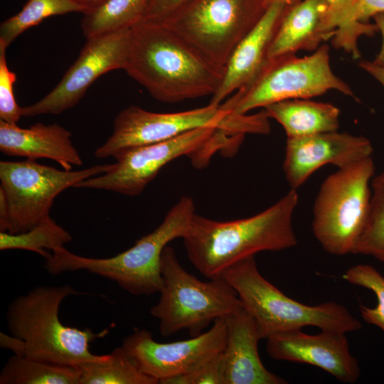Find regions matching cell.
Masks as SVG:
<instances>
[{
  "instance_id": "cell-1",
  "label": "cell",
  "mask_w": 384,
  "mask_h": 384,
  "mask_svg": "<svg viewBox=\"0 0 384 384\" xmlns=\"http://www.w3.org/2000/svg\"><path fill=\"white\" fill-rule=\"evenodd\" d=\"M123 70L169 103L213 95L224 74L166 26L145 19L130 28Z\"/></svg>"
},
{
  "instance_id": "cell-2",
  "label": "cell",
  "mask_w": 384,
  "mask_h": 384,
  "mask_svg": "<svg viewBox=\"0 0 384 384\" xmlns=\"http://www.w3.org/2000/svg\"><path fill=\"white\" fill-rule=\"evenodd\" d=\"M299 196L290 189L275 203L251 217L219 221L196 213L182 238L191 263L204 277L213 279L234 263L262 251L294 247L292 226Z\"/></svg>"
},
{
  "instance_id": "cell-3",
  "label": "cell",
  "mask_w": 384,
  "mask_h": 384,
  "mask_svg": "<svg viewBox=\"0 0 384 384\" xmlns=\"http://www.w3.org/2000/svg\"><path fill=\"white\" fill-rule=\"evenodd\" d=\"M70 284L40 286L15 298L9 305L7 326L14 338L9 348L14 354L51 363L79 367L102 361L107 355H95L90 343L105 336L108 329L95 333L90 329L67 326L59 318L60 306L70 295L82 294Z\"/></svg>"
},
{
  "instance_id": "cell-4",
  "label": "cell",
  "mask_w": 384,
  "mask_h": 384,
  "mask_svg": "<svg viewBox=\"0 0 384 384\" xmlns=\"http://www.w3.org/2000/svg\"><path fill=\"white\" fill-rule=\"evenodd\" d=\"M192 198L181 197L169 210L161 223L151 233L137 240L127 250L107 258L80 256L58 246L46 259L44 267L52 275L86 270L117 283L135 296H150L163 287L161 257L169 242L183 238L193 216Z\"/></svg>"
},
{
  "instance_id": "cell-5",
  "label": "cell",
  "mask_w": 384,
  "mask_h": 384,
  "mask_svg": "<svg viewBox=\"0 0 384 384\" xmlns=\"http://www.w3.org/2000/svg\"><path fill=\"white\" fill-rule=\"evenodd\" d=\"M221 277L255 319L261 339L308 326L345 334L361 329L360 321L340 304L309 306L285 295L260 274L255 256L234 263Z\"/></svg>"
},
{
  "instance_id": "cell-6",
  "label": "cell",
  "mask_w": 384,
  "mask_h": 384,
  "mask_svg": "<svg viewBox=\"0 0 384 384\" xmlns=\"http://www.w3.org/2000/svg\"><path fill=\"white\" fill-rule=\"evenodd\" d=\"M161 273L160 299L150 314L159 321L165 338L184 329L192 337L198 336L217 319L242 308L237 292L222 277L199 280L182 267L171 246L161 254Z\"/></svg>"
},
{
  "instance_id": "cell-7",
  "label": "cell",
  "mask_w": 384,
  "mask_h": 384,
  "mask_svg": "<svg viewBox=\"0 0 384 384\" xmlns=\"http://www.w3.org/2000/svg\"><path fill=\"white\" fill-rule=\"evenodd\" d=\"M329 52V47L323 44L309 55L269 58L250 82L220 106L231 114L243 115L277 102L310 99L331 90L356 98L351 87L334 73Z\"/></svg>"
},
{
  "instance_id": "cell-8",
  "label": "cell",
  "mask_w": 384,
  "mask_h": 384,
  "mask_svg": "<svg viewBox=\"0 0 384 384\" xmlns=\"http://www.w3.org/2000/svg\"><path fill=\"white\" fill-rule=\"evenodd\" d=\"M374 176L370 156L338 169L321 185L313 208L312 230L328 253H356L368 215Z\"/></svg>"
},
{
  "instance_id": "cell-9",
  "label": "cell",
  "mask_w": 384,
  "mask_h": 384,
  "mask_svg": "<svg viewBox=\"0 0 384 384\" xmlns=\"http://www.w3.org/2000/svg\"><path fill=\"white\" fill-rule=\"evenodd\" d=\"M267 8L265 0H191L159 23L224 70L234 49Z\"/></svg>"
},
{
  "instance_id": "cell-10",
  "label": "cell",
  "mask_w": 384,
  "mask_h": 384,
  "mask_svg": "<svg viewBox=\"0 0 384 384\" xmlns=\"http://www.w3.org/2000/svg\"><path fill=\"white\" fill-rule=\"evenodd\" d=\"M256 114L233 115L220 105H208L177 112H154L131 105L114 120L112 134L94 152L97 159L114 157L127 149L174 139L189 131L214 127L235 134H256Z\"/></svg>"
},
{
  "instance_id": "cell-11",
  "label": "cell",
  "mask_w": 384,
  "mask_h": 384,
  "mask_svg": "<svg viewBox=\"0 0 384 384\" xmlns=\"http://www.w3.org/2000/svg\"><path fill=\"white\" fill-rule=\"evenodd\" d=\"M220 129L198 128L167 141L127 149L113 157L115 162L108 171L85 179L74 188L139 196L164 166L178 157H190L198 169L207 166L212 155L225 146Z\"/></svg>"
},
{
  "instance_id": "cell-12",
  "label": "cell",
  "mask_w": 384,
  "mask_h": 384,
  "mask_svg": "<svg viewBox=\"0 0 384 384\" xmlns=\"http://www.w3.org/2000/svg\"><path fill=\"white\" fill-rule=\"evenodd\" d=\"M112 164H97L78 171L59 170L36 160L0 161V189L8 206V230L28 231L50 218L55 198L78 183L108 171Z\"/></svg>"
},
{
  "instance_id": "cell-13",
  "label": "cell",
  "mask_w": 384,
  "mask_h": 384,
  "mask_svg": "<svg viewBox=\"0 0 384 384\" xmlns=\"http://www.w3.org/2000/svg\"><path fill=\"white\" fill-rule=\"evenodd\" d=\"M226 341V320L219 318L209 330L187 340L159 343L149 331L137 329L123 339L122 346L142 373L163 384L222 353Z\"/></svg>"
},
{
  "instance_id": "cell-14",
  "label": "cell",
  "mask_w": 384,
  "mask_h": 384,
  "mask_svg": "<svg viewBox=\"0 0 384 384\" xmlns=\"http://www.w3.org/2000/svg\"><path fill=\"white\" fill-rule=\"evenodd\" d=\"M129 33L127 29L87 38L77 60L58 84L34 104L21 107L22 116L60 114L78 104L99 77L113 70H123Z\"/></svg>"
},
{
  "instance_id": "cell-15",
  "label": "cell",
  "mask_w": 384,
  "mask_h": 384,
  "mask_svg": "<svg viewBox=\"0 0 384 384\" xmlns=\"http://www.w3.org/2000/svg\"><path fill=\"white\" fill-rule=\"evenodd\" d=\"M370 141L348 132H328L286 142L283 171L291 189L297 190L316 170L326 164L345 168L372 156Z\"/></svg>"
},
{
  "instance_id": "cell-16",
  "label": "cell",
  "mask_w": 384,
  "mask_h": 384,
  "mask_svg": "<svg viewBox=\"0 0 384 384\" xmlns=\"http://www.w3.org/2000/svg\"><path fill=\"white\" fill-rule=\"evenodd\" d=\"M266 350L274 360L314 366L343 383H354L360 376L358 361L350 352L345 333L321 331L311 335L301 329L284 331L267 338Z\"/></svg>"
},
{
  "instance_id": "cell-17",
  "label": "cell",
  "mask_w": 384,
  "mask_h": 384,
  "mask_svg": "<svg viewBox=\"0 0 384 384\" xmlns=\"http://www.w3.org/2000/svg\"><path fill=\"white\" fill-rule=\"evenodd\" d=\"M287 7L282 1L272 2L239 43L224 68L222 82L209 104L220 105L258 74L268 60L270 47Z\"/></svg>"
},
{
  "instance_id": "cell-18",
  "label": "cell",
  "mask_w": 384,
  "mask_h": 384,
  "mask_svg": "<svg viewBox=\"0 0 384 384\" xmlns=\"http://www.w3.org/2000/svg\"><path fill=\"white\" fill-rule=\"evenodd\" d=\"M227 341L222 353L225 384H285L268 370L258 353L261 339L255 319L243 307L225 317Z\"/></svg>"
},
{
  "instance_id": "cell-19",
  "label": "cell",
  "mask_w": 384,
  "mask_h": 384,
  "mask_svg": "<svg viewBox=\"0 0 384 384\" xmlns=\"http://www.w3.org/2000/svg\"><path fill=\"white\" fill-rule=\"evenodd\" d=\"M72 134L57 123L38 122L28 128L0 119V151L27 159H48L67 171L80 166L82 159L71 140Z\"/></svg>"
},
{
  "instance_id": "cell-20",
  "label": "cell",
  "mask_w": 384,
  "mask_h": 384,
  "mask_svg": "<svg viewBox=\"0 0 384 384\" xmlns=\"http://www.w3.org/2000/svg\"><path fill=\"white\" fill-rule=\"evenodd\" d=\"M326 0H302L287 7L269 49L268 59L314 51L324 41L331 39L326 31L324 16Z\"/></svg>"
},
{
  "instance_id": "cell-21",
  "label": "cell",
  "mask_w": 384,
  "mask_h": 384,
  "mask_svg": "<svg viewBox=\"0 0 384 384\" xmlns=\"http://www.w3.org/2000/svg\"><path fill=\"white\" fill-rule=\"evenodd\" d=\"M263 110L282 125L287 138L334 132L339 126L340 110L328 102L290 99L269 105Z\"/></svg>"
},
{
  "instance_id": "cell-22",
  "label": "cell",
  "mask_w": 384,
  "mask_h": 384,
  "mask_svg": "<svg viewBox=\"0 0 384 384\" xmlns=\"http://www.w3.org/2000/svg\"><path fill=\"white\" fill-rule=\"evenodd\" d=\"M360 0H326L324 24L331 36V44L359 59L358 40L363 36H373L378 31L375 23L357 19Z\"/></svg>"
},
{
  "instance_id": "cell-23",
  "label": "cell",
  "mask_w": 384,
  "mask_h": 384,
  "mask_svg": "<svg viewBox=\"0 0 384 384\" xmlns=\"http://www.w3.org/2000/svg\"><path fill=\"white\" fill-rule=\"evenodd\" d=\"M78 367L58 365L14 354L0 373L1 384H79Z\"/></svg>"
},
{
  "instance_id": "cell-24",
  "label": "cell",
  "mask_w": 384,
  "mask_h": 384,
  "mask_svg": "<svg viewBox=\"0 0 384 384\" xmlns=\"http://www.w3.org/2000/svg\"><path fill=\"white\" fill-rule=\"evenodd\" d=\"M149 0H107L84 14L81 28L86 38L130 29L144 18Z\"/></svg>"
},
{
  "instance_id": "cell-25",
  "label": "cell",
  "mask_w": 384,
  "mask_h": 384,
  "mask_svg": "<svg viewBox=\"0 0 384 384\" xmlns=\"http://www.w3.org/2000/svg\"><path fill=\"white\" fill-rule=\"evenodd\" d=\"M79 384H156L158 380L142 373L122 347L114 348L102 361L87 362L78 367Z\"/></svg>"
},
{
  "instance_id": "cell-26",
  "label": "cell",
  "mask_w": 384,
  "mask_h": 384,
  "mask_svg": "<svg viewBox=\"0 0 384 384\" xmlns=\"http://www.w3.org/2000/svg\"><path fill=\"white\" fill-rule=\"evenodd\" d=\"M85 14V9L75 0H28L21 10L0 25V47L6 49L27 29L46 18L68 13Z\"/></svg>"
},
{
  "instance_id": "cell-27",
  "label": "cell",
  "mask_w": 384,
  "mask_h": 384,
  "mask_svg": "<svg viewBox=\"0 0 384 384\" xmlns=\"http://www.w3.org/2000/svg\"><path fill=\"white\" fill-rule=\"evenodd\" d=\"M72 239L70 233L50 217L24 233L0 232V250H25L47 259L51 255L49 251L64 246Z\"/></svg>"
},
{
  "instance_id": "cell-28",
  "label": "cell",
  "mask_w": 384,
  "mask_h": 384,
  "mask_svg": "<svg viewBox=\"0 0 384 384\" xmlns=\"http://www.w3.org/2000/svg\"><path fill=\"white\" fill-rule=\"evenodd\" d=\"M355 254L384 263V171L372 178L368 215Z\"/></svg>"
},
{
  "instance_id": "cell-29",
  "label": "cell",
  "mask_w": 384,
  "mask_h": 384,
  "mask_svg": "<svg viewBox=\"0 0 384 384\" xmlns=\"http://www.w3.org/2000/svg\"><path fill=\"white\" fill-rule=\"evenodd\" d=\"M342 277L373 292L377 304L373 307L360 305L361 315L366 323L377 326L384 334V276L370 265L359 264L348 268Z\"/></svg>"
},
{
  "instance_id": "cell-30",
  "label": "cell",
  "mask_w": 384,
  "mask_h": 384,
  "mask_svg": "<svg viewBox=\"0 0 384 384\" xmlns=\"http://www.w3.org/2000/svg\"><path fill=\"white\" fill-rule=\"evenodd\" d=\"M6 50L0 47V119L16 124L23 116L14 91L16 75L7 65Z\"/></svg>"
},
{
  "instance_id": "cell-31",
  "label": "cell",
  "mask_w": 384,
  "mask_h": 384,
  "mask_svg": "<svg viewBox=\"0 0 384 384\" xmlns=\"http://www.w3.org/2000/svg\"><path fill=\"white\" fill-rule=\"evenodd\" d=\"M222 353L196 369L170 378L163 384H225Z\"/></svg>"
},
{
  "instance_id": "cell-32",
  "label": "cell",
  "mask_w": 384,
  "mask_h": 384,
  "mask_svg": "<svg viewBox=\"0 0 384 384\" xmlns=\"http://www.w3.org/2000/svg\"><path fill=\"white\" fill-rule=\"evenodd\" d=\"M191 0H149L144 18L159 22Z\"/></svg>"
},
{
  "instance_id": "cell-33",
  "label": "cell",
  "mask_w": 384,
  "mask_h": 384,
  "mask_svg": "<svg viewBox=\"0 0 384 384\" xmlns=\"http://www.w3.org/2000/svg\"><path fill=\"white\" fill-rule=\"evenodd\" d=\"M380 13H384V0H360L357 19L368 23L370 18Z\"/></svg>"
},
{
  "instance_id": "cell-34",
  "label": "cell",
  "mask_w": 384,
  "mask_h": 384,
  "mask_svg": "<svg viewBox=\"0 0 384 384\" xmlns=\"http://www.w3.org/2000/svg\"><path fill=\"white\" fill-rule=\"evenodd\" d=\"M358 65L375 78L384 87V68L375 65L372 61L361 60Z\"/></svg>"
},
{
  "instance_id": "cell-35",
  "label": "cell",
  "mask_w": 384,
  "mask_h": 384,
  "mask_svg": "<svg viewBox=\"0 0 384 384\" xmlns=\"http://www.w3.org/2000/svg\"><path fill=\"white\" fill-rule=\"evenodd\" d=\"M378 31L383 37V43L380 50L372 62L379 66L384 68V13L378 14L373 17Z\"/></svg>"
},
{
  "instance_id": "cell-36",
  "label": "cell",
  "mask_w": 384,
  "mask_h": 384,
  "mask_svg": "<svg viewBox=\"0 0 384 384\" xmlns=\"http://www.w3.org/2000/svg\"><path fill=\"white\" fill-rule=\"evenodd\" d=\"M8 206L4 193L0 189V231L8 230Z\"/></svg>"
},
{
  "instance_id": "cell-37",
  "label": "cell",
  "mask_w": 384,
  "mask_h": 384,
  "mask_svg": "<svg viewBox=\"0 0 384 384\" xmlns=\"http://www.w3.org/2000/svg\"><path fill=\"white\" fill-rule=\"evenodd\" d=\"M80 6H82L85 10V14L90 13L100 6H101L107 0H75ZM84 15V14H83Z\"/></svg>"
},
{
  "instance_id": "cell-38",
  "label": "cell",
  "mask_w": 384,
  "mask_h": 384,
  "mask_svg": "<svg viewBox=\"0 0 384 384\" xmlns=\"http://www.w3.org/2000/svg\"><path fill=\"white\" fill-rule=\"evenodd\" d=\"M302 0H265V2L267 6H269L272 2L274 1H282L285 3L288 6L295 5Z\"/></svg>"
}]
</instances>
